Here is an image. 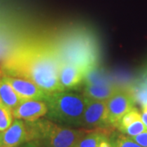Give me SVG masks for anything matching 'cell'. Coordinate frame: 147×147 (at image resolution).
Instances as JSON below:
<instances>
[{
	"label": "cell",
	"instance_id": "1",
	"mask_svg": "<svg viewBox=\"0 0 147 147\" xmlns=\"http://www.w3.org/2000/svg\"><path fill=\"white\" fill-rule=\"evenodd\" d=\"M61 63L52 43H34L10 56L1 71L7 75L28 79L51 94L64 92L59 82Z\"/></svg>",
	"mask_w": 147,
	"mask_h": 147
},
{
	"label": "cell",
	"instance_id": "2",
	"mask_svg": "<svg viewBox=\"0 0 147 147\" xmlns=\"http://www.w3.org/2000/svg\"><path fill=\"white\" fill-rule=\"evenodd\" d=\"M61 62H69L88 69L97 66L96 43L85 32L69 33L53 44Z\"/></svg>",
	"mask_w": 147,
	"mask_h": 147
},
{
	"label": "cell",
	"instance_id": "3",
	"mask_svg": "<svg viewBox=\"0 0 147 147\" xmlns=\"http://www.w3.org/2000/svg\"><path fill=\"white\" fill-rule=\"evenodd\" d=\"M26 123L30 142H36L41 147H75L87 131L85 128H72L43 119Z\"/></svg>",
	"mask_w": 147,
	"mask_h": 147
},
{
	"label": "cell",
	"instance_id": "4",
	"mask_svg": "<svg viewBox=\"0 0 147 147\" xmlns=\"http://www.w3.org/2000/svg\"><path fill=\"white\" fill-rule=\"evenodd\" d=\"M88 98L84 94L57 92L48 95L46 103L49 119L66 126L81 127Z\"/></svg>",
	"mask_w": 147,
	"mask_h": 147
},
{
	"label": "cell",
	"instance_id": "5",
	"mask_svg": "<svg viewBox=\"0 0 147 147\" xmlns=\"http://www.w3.org/2000/svg\"><path fill=\"white\" fill-rule=\"evenodd\" d=\"M134 92L129 88H119L110 98L106 100L107 119L110 125L116 127L123 116L133 109L136 103Z\"/></svg>",
	"mask_w": 147,
	"mask_h": 147
},
{
	"label": "cell",
	"instance_id": "6",
	"mask_svg": "<svg viewBox=\"0 0 147 147\" xmlns=\"http://www.w3.org/2000/svg\"><path fill=\"white\" fill-rule=\"evenodd\" d=\"M81 127L85 129H110L111 126L107 119L106 100L88 98Z\"/></svg>",
	"mask_w": 147,
	"mask_h": 147
},
{
	"label": "cell",
	"instance_id": "7",
	"mask_svg": "<svg viewBox=\"0 0 147 147\" xmlns=\"http://www.w3.org/2000/svg\"><path fill=\"white\" fill-rule=\"evenodd\" d=\"M30 142V134L26 121L14 119L5 131H0V147H20Z\"/></svg>",
	"mask_w": 147,
	"mask_h": 147
},
{
	"label": "cell",
	"instance_id": "8",
	"mask_svg": "<svg viewBox=\"0 0 147 147\" xmlns=\"http://www.w3.org/2000/svg\"><path fill=\"white\" fill-rule=\"evenodd\" d=\"M3 73V72H2ZM3 74L6 81L12 87L17 94L24 100H47L48 93L31 81L22 78Z\"/></svg>",
	"mask_w": 147,
	"mask_h": 147
},
{
	"label": "cell",
	"instance_id": "9",
	"mask_svg": "<svg viewBox=\"0 0 147 147\" xmlns=\"http://www.w3.org/2000/svg\"><path fill=\"white\" fill-rule=\"evenodd\" d=\"M89 69L69 62H61L59 70V82L63 91L73 89L84 81Z\"/></svg>",
	"mask_w": 147,
	"mask_h": 147
},
{
	"label": "cell",
	"instance_id": "10",
	"mask_svg": "<svg viewBox=\"0 0 147 147\" xmlns=\"http://www.w3.org/2000/svg\"><path fill=\"white\" fill-rule=\"evenodd\" d=\"M48 107L46 102L40 100H25L12 110L14 119L26 122H34L47 115Z\"/></svg>",
	"mask_w": 147,
	"mask_h": 147
},
{
	"label": "cell",
	"instance_id": "11",
	"mask_svg": "<svg viewBox=\"0 0 147 147\" xmlns=\"http://www.w3.org/2000/svg\"><path fill=\"white\" fill-rule=\"evenodd\" d=\"M120 87L115 84H85L84 88V95L88 99L92 100H107L115 94Z\"/></svg>",
	"mask_w": 147,
	"mask_h": 147
},
{
	"label": "cell",
	"instance_id": "12",
	"mask_svg": "<svg viewBox=\"0 0 147 147\" xmlns=\"http://www.w3.org/2000/svg\"><path fill=\"white\" fill-rule=\"evenodd\" d=\"M24 100L6 81L0 70V102L11 110H13Z\"/></svg>",
	"mask_w": 147,
	"mask_h": 147
},
{
	"label": "cell",
	"instance_id": "13",
	"mask_svg": "<svg viewBox=\"0 0 147 147\" xmlns=\"http://www.w3.org/2000/svg\"><path fill=\"white\" fill-rule=\"evenodd\" d=\"M110 131L107 129H87L75 147H99L103 137Z\"/></svg>",
	"mask_w": 147,
	"mask_h": 147
},
{
	"label": "cell",
	"instance_id": "14",
	"mask_svg": "<svg viewBox=\"0 0 147 147\" xmlns=\"http://www.w3.org/2000/svg\"><path fill=\"white\" fill-rule=\"evenodd\" d=\"M140 119H142V114L139 112V110H137V108L134 107L130 111H128L126 115L123 116V118L118 123L116 127L119 129V131L122 132L127 127L130 126L133 123Z\"/></svg>",
	"mask_w": 147,
	"mask_h": 147
},
{
	"label": "cell",
	"instance_id": "15",
	"mask_svg": "<svg viewBox=\"0 0 147 147\" xmlns=\"http://www.w3.org/2000/svg\"><path fill=\"white\" fill-rule=\"evenodd\" d=\"M110 139L114 147H142L131 137L123 133L110 134Z\"/></svg>",
	"mask_w": 147,
	"mask_h": 147
},
{
	"label": "cell",
	"instance_id": "16",
	"mask_svg": "<svg viewBox=\"0 0 147 147\" xmlns=\"http://www.w3.org/2000/svg\"><path fill=\"white\" fill-rule=\"evenodd\" d=\"M14 120L12 110L0 102V131H5Z\"/></svg>",
	"mask_w": 147,
	"mask_h": 147
},
{
	"label": "cell",
	"instance_id": "17",
	"mask_svg": "<svg viewBox=\"0 0 147 147\" xmlns=\"http://www.w3.org/2000/svg\"><path fill=\"white\" fill-rule=\"evenodd\" d=\"M136 100H138L142 105H147V70L144 74L143 79L138 87V89L134 92Z\"/></svg>",
	"mask_w": 147,
	"mask_h": 147
},
{
	"label": "cell",
	"instance_id": "18",
	"mask_svg": "<svg viewBox=\"0 0 147 147\" xmlns=\"http://www.w3.org/2000/svg\"><path fill=\"white\" fill-rule=\"evenodd\" d=\"M131 138L142 147H147V130Z\"/></svg>",
	"mask_w": 147,
	"mask_h": 147
},
{
	"label": "cell",
	"instance_id": "19",
	"mask_svg": "<svg viewBox=\"0 0 147 147\" xmlns=\"http://www.w3.org/2000/svg\"><path fill=\"white\" fill-rule=\"evenodd\" d=\"M142 119L143 123H145V125L147 127V105H142Z\"/></svg>",
	"mask_w": 147,
	"mask_h": 147
},
{
	"label": "cell",
	"instance_id": "20",
	"mask_svg": "<svg viewBox=\"0 0 147 147\" xmlns=\"http://www.w3.org/2000/svg\"><path fill=\"white\" fill-rule=\"evenodd\" d=\"M20 147H41L38 144H37L36 142H29L23 144L22 146Z\"/></svg>",
	"mask_w": 147,
	"mask_h": 147
}]
</instances>
